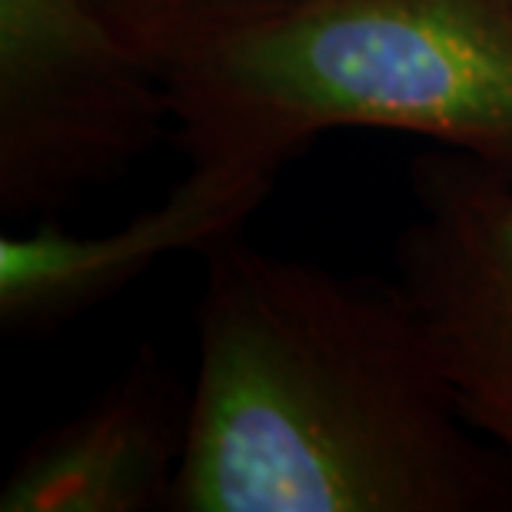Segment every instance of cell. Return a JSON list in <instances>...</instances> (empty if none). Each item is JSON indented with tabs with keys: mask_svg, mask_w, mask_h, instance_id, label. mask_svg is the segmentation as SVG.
Here are the masks:
<instances>
[{
	"mask_svg": "<svg viewBox=\"0 0 512 512\" xmlns=\"http://www.w3.org/2000/svg\"><path fill=\"white\" fill-rule=\"evenodd\" d=\"M173 512H512L396 283L213 243Z\"/></svg>",
	"mask_w": 512,
	"mask_h": 512,
	"instance_id": "obj_1",
	"label": "cell"
},
{
	"mask_svg": "<svg viewBox=\"0 0 512 512\" xmlns=\"http://www.w3.org/2000/svg\"><path fill=\"white\" fill-rule=\"evenodd\" d=\"M190 163L276 173L330 130H399L512 173L509 0H293L167 70Z\"/></svg>",
	"mask_w": 512,
	"mask_h": 512,
	"instance_id": "obj_2",
	"label": "cell"
},
{
	"mask_svg": "<svg viewBox=\"0 0 512 512\" xmlns=\"http://www.w3.org/2000/svg\"><path fill=\"white\" fill-rule=\"evenodd\" d=\"M173 124L167 74L84 0H0V210L114 180Z\"/></svg>",
	"mask_w": 512,
	"mask_h": 512,
	"instance_id": "obj_3",
	"label": "cell"
},
{
	"mask_svg": "<svg viewBox=\"0 0 512 512\" xmlns=\"http://www.w3.org/2000/svg\"><path fill=\"white\" fill-rule=\"evenodd\" d=\"M409 180L396 286L469 426L512 459V173L439 150Z\"/></svg>",
	"mask_w": 512,
	"mask_h": 512,
	"instance_id": "obj_4",
	"label": "cell"
},
{
	"mask_svg": "<svg viewBox=\"0 0 512 512\" xmlns=\"http://www.w3.org/2000/svg\"><path fill=\"white\" fill-rule=\"evenodd\" d=\"M276 173L237 163H190L157 207L107 233H67L40 223L0 240V323L44 330L110 300L163 256L210 250L256 213Z\"/></svg>",
	"mask_w": 512,
	"mask_h": 512,
	"instance_id": "obj_5",
	"label": "cell"
},
{
	"mask_svg": "<svg viewBox=\"0 0 512 512\" xmlns=\"http://www.w3.org/2000/svg\"><path fill=\"white\" fill-rule=\"evenodd\" d=\"M190 393L150 343L84 413L44 433L0 489V512H153L173 506Z\"/></svg>",
	"mask_w": 512,
	"mask_h": 512,
	"instance_id": "obj_6",
	"label": "cell"
},
{
	"mask_svg": "<svg viewBox=\"0 0 512 512\" xmlns=\"http://www.w3.org/2000/svg\"><path fill=\"white\" fill-rule=\"evenodd\" d=\"M163 74L220 40L273 17L293 0H84Z\"/></svg>",
	"mask_w": 512,
	"mask_h": 512,
	"instance_id": "obj_7",
	"label": "cell"
},
{
	"mask_svg": "<svg viewBox=\"0 0 512 512\" xmlns=\"http://www.w3.org/2000/svg\"><path fill=\"white\" fill-rule=\"evenodd\" d=\"M509 4H512V0H509Z\"/></svg>",
	"mask_w": 512,
	"mask_h": 512,
	"instance_id": "obj_8",
	"label": "cell"
}]
</instances>
